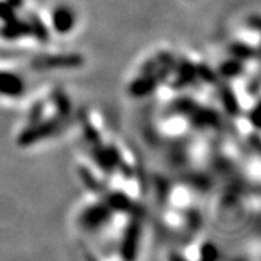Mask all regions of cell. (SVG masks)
Masks as SVG:
<instances>
[{"label":"cell","instance_id":"cell-1","mask_svg":"<svg viewBox=\"0 0 261 261\" xmlns=\"http://www.w3.org/2000/svg\"><path fill=\"white\" fill-rule=\"evenodd\" d=\"M111 215L112 210L110 205L93 204L86 211H83L80 215V227L84 230H97L108 223Z\"/></svg>","mask_w":261,"mask_h":261},{"label":"cell","instance_id":"cell-2","mask_svg":"<svg viewBox=\"0 0 261 261\" xmlns=\"http://www.w3.org/2000/svg\"><path fill=\"white\" fill-rule=\"evenodd\" d=\"M76 24V15L68 6H58L51 14L52 30L59 35L72 32Z\"/></svg>","mask_w":261,"mask_h":261},{"label":"cell","instance_id":"cell-3","mask_svg":"<svg viewBox=\"0 0 261 261\" xmlns=\"http://www.w3.org/2000/svg\"><path fill=\"white\" fill-rule=\"evenodd\" d=\"M25 92V82L12 71H0V96L20 97Z\"/></svg>","mask_w":261,"mask_h":261},{"label":"cell","instance_id":"cell-4","mask_svg":"<svg viewBox=\"0 0 261 261\" xmlns=\"http://www.w3.org/2000/svg\"><path fill=\"white\" fill-rule=\"evenodd\" d=\"M139 241H140V225L138 221H132L127 227L125 234L123 237L121 253H124V257H135V254L138 252Z\"/></svg>","mask_w":261,"mask_h":261},{"label":"cell","instance_id":"cell-5","mask_svg":"<svg viewBox=\"0 0 261 261\" xmlns=\"http://www.w3.org/2000/svg\"><path fill=\"white\" fill-rule=\"evenodd\" d=\"M82 63V58L79 56H54V58H47L43 62V67H54V68H58V67H71V65H79Z\"/></svg>","mask_w":261,"mask_h":261},{"label":"cell","instance_id":"cell-6","mask_svg":"<svg viewBox=\"0 0 261 261\" xmlns=\"http://www.w3.org/2000/svg\"><path fill=\"white\" fill-rule=\"evenodd\" d=\"M201 258H208V260H213L217 257V251L216 248L213 247L212 244H205L201 249Z\"/></svg>","mask_w":261,"mask_h":261}]
</instances>
